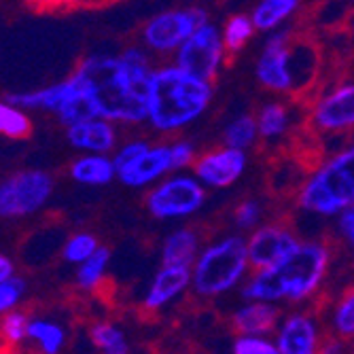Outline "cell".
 Returning a JSON list of instances; mask_svg holds the SVG:
<instances>
[{
  "mask_svg": "<svg viewBox=\"0 0 354 354\" xmlns=\"http://www.w3.org/2000/svg\"><path fill=\"white\" fill-rule=\"evenodd\" d=\"M153 55L145 45L125 47L117 55H89L77 75L91 93L98 115L123 125L147 123Z\"/></svg>",
  "mask_w": 354,
  "mask_h": 354,
  "instance_id": "1",
  "label": "cell"
},
{
  "mask_svg": "<svg viewBox=\"0 0 354 354\" xmlns=\"http://www.w3.org/2000/svg\"><path fill=\"white\" fill-rule=\"evenodd\" d=\"M331 270V248L323 240L299 244L270 268L252 270L240 286L242 299L304 306L318 297Z\"/></svg>",
  "mask_w": 354,
  "mask_h": 354,
  "instance_id": "2",
  "label": "cell"
},
{
  "mask_svg": "<svg viewBox=\"0 0 354 354\" xmlns=\"http://www.w3.org/2000/svg\"><path fill=\"white\" fill-rule=\"evenodd\" d=\"M212 98V81L183 71L174 62L155 66L149 85L147 125L162 136H174L202 119Z\"/></svg>",
  "mask_w": 354,
  "mask_h": 354,
  "instance_id": "3",
  "label": "cell"
},
{
  "mask_svg": "<svg viewBox=\"0 0 354 354\" xmlns=\"http://www.w3.org/2000/svg\"><path fill=\"white\" fill-rule=\"evenodd\" d=\"M354 204V142L327 155L304 176L295 191L299 212L314 218H335Z\"/></svg>",
  "mask_w": 354,
  "mask_h": 354,
  "instance_id": "4",
  "label": "cell"
},
{
  "mask_svg": "<svg viewBox=\"0 0 354 354\" xmlns=\"http://www.w3.org/2000/svg\"><path fill=\"white\" fill-rule=\"evenodd\" d=\"M252 266L242 234L221 236L202 246L191 266V293L200 299H218L236 291L248 278Z\"/></svg>",
  "mask_w": 354,
  "mask_h": 354,
  "instance_id": "5",
  "label": "cell"
},
{
  "mask_svg": "<svg viewBox=\"0 0 354 354\" xmlns=\"http://www.w3.org/2000/svg\"><path fill=\"white\" fill-rule=\"evenodd\" d=\"M301 49L286 28L270 32V37L254 62V79L266 91L276 95H293L301 91Z\"/></svg>",
  "mask_w": 354,
  "mask_h": 354,
  "instance_id": "6",
  "label": "cell"
},
{
  "mask_svg": "<svg viewBox=\"0 0 354 354\" xmlns=\"http://www.w3.org/2000/svg\"><path fill=\"white\" fill-rule=\"evenodd\" d=\"M208 200L206 185L191 170L172 172L153 187L145 196L147 212L157 221H183L198 214Z\"/></svg>",
  "mask_w": 354,
  "mask_h": 354,
  "instance_id": "7",
  "label": "cell"
},
{
  "mask_svg": "<svg viewBox=\"0 0 354 354\" xmlns=\"http://www.w3.org/2000/svg\"><path fill=\"white\" fill-rule=\"evenodd\" d=\"M208 21V13L200 7H187V9H168L153 15L145 21L140 30V43L159 57L174 55L180 45Z\"/></svg>",
  "mask_w": 354,
  "mask_h": 354,
  "instance_id": "8",
  "label": "cell"
},
{
  "mask_svg": "<svg viewBox=\"0 0 354 354\" xmlns=\"http://www.w3.org/2000/svg\"><path fill=\"white\" fill-rule=\"evenodd\" d=\"M227 57L230 49L223 41L221 28L208 19L180 45V49L172 55V62L183 71L214 83L227 64Z\"/></svg>",
  "mask_w": 354,
  "mask_h": 354,
  "instance_id": "9",
  "label": "cell"
},
{
  "mask_svg": "<svg viewBox=\"0 0 354 354\" xmlns=\"http://www.w3.org/2000/svg\"><path fill=\"white\" fill-rule=\"evenodd\" d=\"M53 196V176L45 170H21L0 180V218H24L41 212Z\"/></svg>",
  "mask_w": 354,
  "mask_h": 354,
  "instance_id": "10",
  "label": "cell"
},
{
  "mask_svg": "<svg viewBox=\"0 0 354 354\" xmlns=\"http://www.w3.org/2000/svg\"><path fill=\"white\" fill-rule=\"evenodd\" d=\"M308 125L320 136L354 132V79L320 91L308 106Z\"/></svg>",
  "mask_w": 354,
  "mask_h": 354,
  "instance_id": "11",
  "label": "cell"
},
{
  "mask_svg": "<svg viewBox=\"0 0 354 354\" xmlns=\"http://www.w3.org/2000/svg\"><path fill=\"white\" fill-rule=\"evenodd\" d=\"M327 327L308 310H293L282 314L274 331L278 354H318L323 350Z\"/></svg>",
  "mask_w": 354,
  "mask_h": 354,
  "instance_id": "12",
  "label": "cell"
},
{
  "mask_svg": "<svg viewBox=\"0 0 354 354\" xmlns=\"http://www.w3.org/2000/svg\"><path fill=\"white\" fill-rule=\"evenodd\" d=\"M248 168V151L221 145L198 155L191 172L196 174L206 189L221 191L236 185Z\"/></svg>",
  "mask_w": 354,
  "mask_h": 354,
  "instance_id": "13",
  "label": "cell"
},
{
  "mask_svg": "<svg viewBox=\"0 0 354 354\" xmlns=\"http://www.w3.org/2000/svg\"><path fill=\"white\" fill-rule=\"evenodd\" d=\"M299 236L286 223H261L246 236V248L252 270H263L280 261L299 244Z\"/></svg>",
  "mask_w": 354,
  "mask_h": 354,
  "instance_id": "14",
  "label": "cell"
},
{
  "mask_svg": "<svg viewBox=\"0 0 354 354\" xmlns=\"http://www.w3.org/2000/svg\"><path fill=\"white\" fill-rule=\"evenodd\" d=\"M172 172L170 142H149L140 155L119 168L117 178L130 189H149Z\"/></svg>",
  "mask_w": 354,
  "mask_h": 354,
  "instance_id": "15",
  "label": "cell"
},
{
  "mask_svg": "<svg viewBox=\"0 0 354 354\" xmlns=\"http://www.w3.org/2000/svg\"><path fill=\"white\" fill-rule=\"evenodd\" d=\"M191 291V268L189 266H174V263H162L151 278L142 308L151 314L162 312L170 306H174L178 299H183Z\"/></svg>",
  "mask_w": 354,
  "mask_h": 354,
  "instance_id": "16",
  "label": "cell"
},
{
  "mask_svg": "<svg viewBox=\"0 0 354 354\" xmlns=\"http://www.w3.org/2000/svg\"><path fill=\"white\" fill-rule=\"evenodd\" d=\"M66 140L79 153H115L119 147L117 123L106 117H89L66 127Z\"/></svg>",
  "mask_w": 354,
  "mask_h": 354,
  "instance_id": "17",
  "label": "cell"
},
{
  "mask_svg": "<svg viewBox=\"0 0 354 354\" xmlns=\"http://www.w3.org/2000/svg\"><path fill=\"white\" fill-rule=\"evenodd\" d=\"M282 318V308L263 299H244L230 318L232 329L236 333H263L274 335Z\"/></svg>",
  "mask_w": 354,
  "mask_h": 354,
  "instance_id": "18",
  "label": "cell"
},
{
  "mask_svg": "<svg viewBox=\"0 0 354 354\" xmlns=\"http://www.w3.org/2000/svg\"><path fill=\"white\" fill-rule=\"evenodd\" d=\"M68 172L75 183L85 187H104L119 174L111 153H79Z\"/></svg>",
  "mask_w": 354,
  "mask_h": 354,
  "instance_id": "19",
  "label": "cell"
},
{
  "mask_svg": "<svg viewBox=\"0 0 354 354\" xmlns=\"http://www.w3.org/2000/svg\"><path fill=\"white\" fill-rule=\"evenodd\" d=\"M257 123H259V134L263 142H278L293 130V109L284 100H270L259 106L254 113Z\"/></svg>",
  "mask_w": 354,
  "mask_h": 354,
  "instance_id": "20",
  "label": "cell"
},
{
  "mask_svg": "<svg viewBox=\"0 0 354 354\" xmlns=\"http://www.w3.org/2000/svg\"><path fill=\"white\" fill-rule=\"evenodd\" d=\"M202 238L196 230L191 227H178L170 232L162 242V263H174V266H193L202 250Z\"/></svg>",
  "mask_w": 354,
  "mask_h": 354,
  "instance_id": "21",
  "label": "cell"
},
{
  "mask_svg": "<svg viewBox=\"0 0 354 354\" xmlns=\"http://www.w3.org/2000/svg\"><path fill=\"white\" fill-rule=\"evenodd\" d=\"M73 77L57 81L53 85H47L43 89H35V91H21L11 95V102H15L17 106L26 109V111H45V113H57V109L64 104V100L68 98L73 91Z\"/></svg>",
  "mask_w": 354,
  "mask_h": 354,
  "instance_id": "22",
  "label": "cell"
},
{
  "mask_svg": "<svg viewBox=\"0 0 354 354\" xmlns=\"http://www.w3.org/2000/svg\"><path fill=\"white\" fill-rule=\"evenodd\" d=\"M304 0H259L252 7V21L259 32H274L284 28L301 9Z\"/></svg>",
  "mask_w": 354,
  "mask_h": 354,
  "instance_id": "23",
  "label": "cell"
},
{
  "mask_svg": "<svg viewBox=\"0 0 354 354\" xmlns=\"http://www.w3.org/2000/svg\"><path fill=\"white\" fill-rule=\"evenodd\" d=\"M327 333L354 344V284L333 301L327 312Z\"/></svg>",
  "mask_w": 354,
  "mask_h": 354,
  "instance_id": "24",
  "label": "cell"
},
{
  "mask_svg": "<svg viewBox=\"0 0 354 354\" xmlns=\"http://www.w3.org/2000/svg\"><path fill=\"white\" fill-rule=\"evenodd\" d=\"M28 342L43 354H57L66 348V329L49 318H30Z\"/></svg>",
  "mask_w": 354,
  "mask_h": 354,
  "instance_id": "25",
  "label": "cell"
},
{
  "mask_svg": "<svg viewBox=\"0 0 354 354\" xmlns=\"http://www.w3.org/2000/svg\"><path fill=\"white\" fill-rule=\"evenodd\" d=\"M89 342L104 354H127L132 348L127 333L113 320H95L89 327Z\"/></svg>",
  "mask_w": 354,
  "mask_h": 354,
  "instance_id": "26",
  "label": "cell"
},
{
  "mask_svg": "<svg viewBox=\"0 0 354 354\" xmlns=\"http://www.w3.org/2000/svg\"><path fill=\"white\" fill-rule=\"evenodd\" d=\"M111 250L100 246L89 259L77 266V286L81 291H98L109 276Z\"/></svg>",
  "mask_w": 354,
  "mask_h": 354,
  "instance_id": "27",
  "label": "cell"
},
{
  "mask_svg": "<svg viewBox=\"0 0 354 354\" xmlns=\"http://www.w3.org/2000/svg\"><path fill=\"white\" fill-rule=\"evenodd\" d=\"M259 140H261L259 123H257V117L250 113H242L234 117L223 130V145H230L242 151H250Z\"/></svg>",
  "mask_w": 354,
  "mask_h": 354,
  "instance_id": "28",
  "label": "cell"
},
{
  "mask_svg": "<svg viewBox=\"0 0 354 354\" xmlns=\"http://www.w3.org/2000/svg\"><path fill=\"white\" fill-rule=\"evenodd\" d=\"M32 134V119L26 109L11 100H0V136L24 140Z\"/></svg>",
  "mask_w": 354,
  "mask_h": 354,
  "instance_id": "29",
  "label": "cell"
},
{
  "mask_svg": "<svg viewBox=\"0 0 354 354\" xmlns=\"http://www.w3.org/2000/svg\"><path fill=\"white\" fill-rule=\"evenodd\" d=\"M221 32H223V41H225V45H227L230 53H238L252 41V37L259 30H257L250 15L236 13V15L227 17V21L223 24Z\"/></svg>",
  "mask_w": 354,
  "mask_h": 354,
  "instance_id": "30",
  "label": "cell"
},
{
  "mask_svg": "<svg viewBox=\"0 0 354 354\" xmlns=\"http://www.w3.org/2000/svg\"><path fill=\"white\" fill-rule=\"evenodd\" d=\"M28 325L30 318L19 312L11 310L0 316V346L7 350H17L28 342Z\"/></svg>",
  "mask_w": 354,
  "mask_h": 354,
  "instance_id": "31",
  "label": "cell"
},
{
  "mask_svg": "<svg viewBox=\"0 0 354 354\" xmlns=\"http://www.w3.org/2000/svg\"><path fill=\"white\" fill-rule=\"evenodd\" d=\"M102 244L100 240L95 238L93 234L89 232H77L73 234L66 242H64L62 246V257H64V261H68L73 266H79L83 263L85 259H89V257L98 250Z\"/></svg>",
  "mask_w": 354,
  "mask_h": 354,
  "instance_id": "32",
  "label": "cell"
},
{
  "mask_svg": "<svg viewBox=\"0 0 354 354\" xmlns=\"http://www.w3.org/2000/svg\"><path fill=\"white\" fill-rule=\"evenodd\" d=\"M234 354H278L274 335L263 333H236L232 342Z\"/></svg>",
  "mask_w": 354,
  "mask_h": 354,
  "instance_id": "33",
  "label": "cell"
},
{
  "mask_svg": "<svg viewBox=\"0 0 354 354\" xmlns=\"http://www.w3.org/2000/svg\"><path fill=\"white\" fill-rule=\"evenodd\" d=\"M234 223L240 232H252L263 223V204L254 198L242 200L234 210Z\"/></svg>",
  "mask_w": 354,
  "mask_h": 354,
  "instance_id": "34",
  "label": "cell"
},
{
  "mask_svg": "<svg viewBox=\"0 0 354 354\" xmlns=\"http://www.w3.org/2000/svg\"><path fill=\"white\" fill-rule=\"evenodd\" d=\"M24 295H26V282L17 274L0 282V316L11 310H17Z\"/></svg>",
  "mask_w": 354,
  "mask_h": 354,
  "instance_id": "35",
  "label": "cell"
},
{
  "mask_svg": "<svg viewBox=\"0 0 354 354\" xmlns=\"http://www.w3.org/2000/svg\"><path fill=\"white\" fill-rule=\"evenodd\" d=\"M170 153H172V166H174V172H183V170H191L193 164H196L198 159V149L191 140H185V138H178V140H172L170 142Z\"/></svg>",
  "mask_w": 354,
  "mask_h": 354,
  "instance_id": "36",
  "label": "cell"
},
{
  "mask_svg": "<svg viewBox=\"0 0 354 354\" xmlns=\"http://www.w3.org/2000/svg\"><path fill=\"white\" fill-rule=\"evenodd\" d=\"M335 227L339 238L348 244V248L354 250V204L335 216Z\"/></svg>",
  "mask_w": 354,
  "mask_h": 354,
  "instance_id": "37",
  "label": "cell"
},
{
  "mask_svg": "<svg viewBox=\"0 0 354 354\" xmlns=\"http://www.w3.org/2000/svg\"><path fill=\"white\" fill-rule=\"evenodd\" d=\"M26 3L41 11H64V9H75V7L87 5L91 0H26Z\"/></svg>",
  "mask_w": 354,
  "mask_h": 354,
  "instance_id": "38",
  "label": "cell"
},
{
  "mask_svg": "<svg viewBox=\"0 0 354 354\" xmlns=\"http://www.w3.org/2000/svg\"><path fill=\"white\" fill-rule=\"evenodd\" d=\"M11 276H15V263H13L11 257H7L5 252H0V282L11 278Z\"/></svg>",
  "mask_w": 354,
  "mask_h": 354,
  "instance_id": "39",
  "label": "cell"
}]
</instances>
